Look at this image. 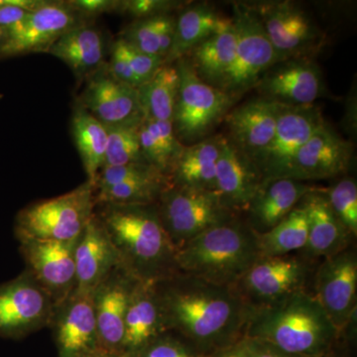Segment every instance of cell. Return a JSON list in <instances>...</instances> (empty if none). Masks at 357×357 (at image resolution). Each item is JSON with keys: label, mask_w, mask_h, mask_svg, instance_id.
<instances>
[{"label": "cell", "mask_w": 357, "mask_h": 357, "mask_svg": "<svg viewBox=\"0 0 357 357\" xmlns=\"http://www.w3.org/2000/svg\"><path fill=\"white\" fill-rule=\"evenodd\" d=\"M244 342L251 357H312L282 351L274 345L253 338H244Z\"/></svg>", "instance_id": "45"}, {"label": "cell", "mask_w": 357, "mask_h": 357, "mask_svg": "<svg viewBox=\"0 0 357 357\" xmlns=\"http://www.w3.org/2000/svg\"><path fill=\"white\" fill-rule=\"evenodd\" d=\"M258 95L289 107L314 105L325 93L323 73L314 59H292L272 66L263 74Z\"/></svg>", "instance_id": "15"}, {"label": "cell", "mask_w": 357, "mask_h": 357, "mask_svg": "<svg viewBox=\"0 0 357 357\" xmlns=\"http://www.w3.org/2000/svg\"><path fill=\"white\" fill-rule=\"evenodd\" d=\"M96 204V187L86 181L73 191L21 210L15 220L16 237L20 243L77 241L95 215Z\"/></svg>", "instance_id": "5"}, {"label": "cell", "mask_w": 357, "mask_h": 357, "mask_svg": "<svg viewBox=\"0 0 357 357\" xmlns=\"http://www.w3.org/2000/svg\"><path fill=\"white\" fill-rule=\"evenodd\" d=\"M259 258L257 234L243 215L204 230L176 252L178 272L227 287H234Z\"/></svg>", "instance_id": "4"}, {"label": "cell", "mask_w": 357, "mask_h": 357, "mask_svg": "<svg viewBox=\"0 0 357 357\" xmlns=\"http://www.w3.org/2000/svg\"><path fill=\"white\" fill-rule=\"evenodd\" d=\"M156 204L160 220L176 251L204 230L238 215L222 206L215 192L172 185Z\"/></svg>", "instance_id": "10"}, {"label": "cell", "mask_w": 357, "mask_h": 357, "mask_svg": "<svg viewBox=\"0 0 357 357\" xmlns=\"http://www.w3.org/2000/svg\"><path fill=\"white\" fill-rule=\"evenodd\" d=\"M167 332L199 356H210L245 337L251 309L234 287L178 272L156 282Z\"/></svg>", "instance_id": "1"}, {"label": "cell", "mask_w": 357, "mask_h": 357, "mask_svg": "<svg viewBox=\"0 0 357 357\" xmlns=\"http://www.w3.org/2000/svg\"><path fill=\"white\" fill-rule=\"evenodd\" d=\"M136 280L121 266L93 293L98 344L103 351L121 354L124 321Z\"/></svg>", "instance_id": "20"}, {"label": "cell", "mask_w": 357, "mask_h": 357, "mask_svg": "<svg viewBox=\"0 0 357 357\" xmlns=\"http://www.w3.org/2000/svg\"><path fill=\"white\" fill-rule=\"evenodd\" d=\"M77 23V13L67 2L46 1L28 14L17 30L2 37L0 57L47 53L52 45Z\"/></svg>", "instance_id": "17"}, {"label": "cell", "mask_w": 357, "mask_h": 357, "mask_svg": "<svg viewBox=\"0 0 357 357\" xmlns=\"http://www.w3.org/2000/svg\"><path fill=\"white\" fill-rule=\"evenodd\" d=\"M139 141L146 163L170 178L185 148L176 136L172 121L144 117L139 126Z\"/></svg>", "instance_id": "31"}, {"label": "cell", "mask_w": 357, "mask_h": 357, "mask_svg": "<svg viewBox=\"0 0 357 357\" xmlns=\"http://www.w3.org/2000/svg\"><path fill=\"white\" fill-rule=\"evenodd\" d=\"M47 53L69 66L77 77H89L102 68L105 43L98 29L79 22L52 45Z\"/></svg>", "instance_id": "29"}, {"label": "cell", "mask_w": 357, "mask_h": 357, "mask_svg": "<svg viewBox=\"0 0 357 357\" xmlns=\"http://www.w3.org/2000/svg\"><path fill=\"white\" fill-rule=\"evenodd\" d=\"M325 121L317 105H283L271 142L253 158L263 180L285 178L298 151Z\"/></svg>", "instance_id": "13"}, {"label": "cell", "mask_w": 357, "mask_h": 357, "mask_svg": "<svg viewBox=\"0 0 357 357\" xmlns=\"http://www.w3.org/2000/svg\"><path fill=\"white\" fill-rule=\"evenodd\" d=\"M181 6H183L182 2L170 0H126L121 1L119 10L136 20H144L171 14Z\"/></svg>", "instance_id": "42"}, {"label": "cell", "mask_w": 357, "mask_h": 357, "mask_svg": "<svg viewBox=\"0 0 357 357\" xmlns=\"http://www.w3.org/2000/svg\"><path fill=\"white\" fill-rule=\"evenodd\" d=\"M140 124L107 126V145L103 166L146 163L140 147Z\"/></svg>", "instance_id": "36"}, {"label": "cell", "mask_w": 357, "mask_h": 357, "mask_svg": "<svg viewBox=\"0 0 357 357\" xmlns=\"http://www.w3.org/2000/svg\"><path fill=\"white\" fill-rule=\"evenodd\" d=\"M236 48V32L232 20L227 29L195 47L185 58L202 81L218 89L231 67Z\"/></svg>", "instance_id": "30"}, {"label": "cell", "mask_w": 357, "mask_h": 357, "mask_svg": "<svg viewBox=\"0 0 357 357\" xmlns=\"http://www.w3.org/2000/svg\"><path fill=\"white\" fill-rule=\"evenodd\" d=\"M160 172L147 163H130L121 166H103L96 177V190L121 184L134 178L147 177ZM162 173V172H161ZM165 175V174H164Z\"/></svg>", "instance_id": "39"}, {"label": "cell", "mask_w": 357, "mask_h": 357, "mask_svg": "<svg viewBox=\"0 0 357 357\" xmlns=\"http://www.w3.org/2000/svg\"><path fill=\"white\" fill-rule=\"evenodd\" d=\"M217 190L220 203L230 213L243 215L263 178L255 162L223 137L217 164Z\"/></svg>", "instance_id": "23"}, {"label": "cell", "mask_w": 357, "mask_h": 357, "mask_svg": "<svg viewBox=\"0 0 357 357\" xmlns=\"http://www.w3.org/2000/svg\"><path fill=\"white\" fill-rule=\"evenodd\" d=\"M54 314L61 357H88L100 349L93 294H72Z\"/></svg>", "instance_id": "24"}, {"label": "cell", "mask_w": 357, "mask_h": 357, "mask_svg": "<svg viewBox=\"0 0 357 357\" xmlns=\"http://www.w3.org/2000/svg\"><path fill=\"white\" fill-rule=\"evenodd\" d=\"M307 241L306 211L299 203L276 227L257 236L260 257H277L300 252Z\"/></svg>", "instance_id": "35"}, {"label": "cell", "mask_w": 357, "mask_h": 357, "mask_svg": "<svg viewBox=\"0 0 357 357\" xmlns=\"http://www.w3.org/2000/svg\"><path fill=\"white\" fill-rule=\"evenodd\" d=\"M316 263L299 252L260 257L234 289L251 310L270 306L293 294L307 291Z\"/></svg>", "instance_id": "7"}, {"label": "cell", "mask_w": 357, "mask_h": 357, "mask_svg": "<svg viewBox=\"0 0 357 357\" xmlns=\"http://www.w3.org/2000/svg\"><path fill=\"white\" fill-rule=\"evenodd\" d=\"M328 204L338 220L357 236V185L356 178L344 177L332 187L324 189Z\"/></svg>", "instance_id": "38"}, {"label": "cell", "mask_w": 357, "mask_h": 357, "mask_svg": "<svg viewBox=\"0 0 357 357\" xmlns=\"http://www.w3.org/2000/svg\"><path fill=\"white\" fill-rule=\"evenodd\" d=\"M314 188L293 178L263 180L243 218L257 236L265 234L297 208Z\"/></svg>", "instance_id": "26"}, {"label": "cell", "mask_w": 357, "mask_h": 357, "mask_svg": "<svg viewBox=\"0 0 357 357\" xmlns=\"http://www.w3.org/2000/svg\"><path fill=\"white\" fill-rule=\"evenodd\" d=\"M171 185L170 178L163 173L126 181L121 184L96 190V204L103 206H147L157 204Z\"/></svg>", "instance_id": "34"}, {"label": "cell", "mask_w": 357, "mask_h": 357, "mask_svg": "<svg viewBox=\"0 0 357 357\" xmlns=\"http://www.w3.org/2000/svg\"><path fill=\"white\" fill-rule=\"evenodd\" d=\"M231 24V17H225L211 4L198 3L185 7L176 18L172 48L164 64H175L187 57L195 47L225 31Z\"/></svg>", "instance_id": "27"}, {"label": "cell", "mask_w": 357, "mask_h": 357, "mask_svg": "<svg viewBox=\"0 0 357 357\" xmlns=\"http://www.w3.org/2000/svg\"><path fill=\"white\" fill-rule=\"evenodd\" d=\"M223 137V135L211 136L185 146L171 173V185L198 191L215 192L217 164Z\"/></svg>", "instance_id": "28"}, {"label": "cell", "mask_w": 357, "mask_h": 357, "mask_svg": "<svg viewBox=\"0 0 357 357\" xmlns=\"http://www.w3.org/2000/svg\"><path fill=\"white\" fill-rule=\"evenodd\" d=\"M248 6L261 23L280 62L292 59H314L323 47V31L296 2L259 1Z\"/></svg>", "instance_id": "9"}, {"label": "cell", "mask_w": 357, "mask_h": 357, "mask_svg": "<svg viewBox=\"0 0 357 357\" xmlns=\"http://www.w3.org/2000/svg\"><path fill=\"white\" fill-rule=\"evenodd\" d=\"M354 156V145L325 121L293 159L285 178L300 182L344 175Z\"/></svg>", "instance_id": "16"}, {"label": "cell", "mask_w": 357, "mask_h": 357, "mask_svg": "<svg viewBox=\"0 0 357 357\" xmlns=\"http://www.w3.org/2000/svg\"><path fill=\"white\" fill-rule=\"evenodd\" d=\"M88 357H128L124 356L122 354H116V352H110L107 351H103L102 349H98V351L91 354V356Z\"/></svg>", "instance_id": "47"}, {"label": "cell", "mask_w": 357, "mask_h": 357, "mask_svg": "<svg viewBox=\"0 0 357 357\" xmlns=\"http://www.w3.org/2000/svg\"><path fill=\"white\" fill-rule=\"evenodd\" d=\"M283 105L258 96L232 107L223 121L229 128L225 137L253 161L271 142Z\"/></svg>", "instance_id": "21"}, {"label": "cell", "mask_w": 357, "mask_h": 357, "mask_svg": "<svg viewBox=\"0 0 357 357\" xmlns=\"http://www.w3.org/2000/svg\"><path fill=\"white\" fill-rule=\"evenodd\" d=\"M76 287L73 294H93L112 272L122 266L121 255L107 230L93 215L75 249Z\"/></svg>", "instance_id": "19"}, {"label": "cell", "mask_w": 357, "mask_h": 357, "mask_svg": "<svg viewBox=\"0 0 357 357\" xmlns=\"http://www.w3.org/2000/svg\"><path fill=\"white\" fill-rule=\"evenodd\" d=\"M234 20L236 48L234 62L220 89L237 100L255 89L267 70L280 62L259 20L246 3H234Z\"/></svg>", "instance_id": "8"}, {"label": "cell", "mask_w": 357, "mask_h": 357, "mask_svg": "<svg viewBox=\"0 0 357 357\" xmlns=\"http://www.w3.org/2000/svg\"><path fill=\"white\" fill-rule=\"evenodd\" d=\"M81 107L105 126L141 123L144 119L138 89L117 81L103 67L89 77Z\"/></svg>", "instance_id": "18"}, {"label": "cell", "mask_w": 357, "mask_h": 357, "mask_svg": "<svg viewBox=\"0 0 357 357\" xmlns=\"http://www.w3.org/2000/svg\"><path fill=\"white\" fill-rule=\"evenodd\" d=\"M244 338L261 340L294 354L323 357L337 349L342 333L312 294L302 291L251 310Z\"/></svg>", "instance_id": "2"}, {"label": "cell", "mask_w": 357, "mask_h": 357, "mask_svg": "<svg viewBox=\"0 0 357 357\" xmlns=\"http://www.w3.org/2000/svg\"><path fill=\"white\" fill-rule=\"evenodd\" d=\"M68 6L77 14L84 16H98L121 9V1L116 0H72Z\"/></svg>", "instance_id": "44"}, {"label": "cell", "mask_w": 357, "mask_h": 357, "mask_svg": "<svg viewBox=\"0 0 357 357\" xmlns=\"http://www.w3.org/2000/svg\"><path fill=\"white\" fill-rule=\"evenodd\" d=\"M56 306L28 270L0 284V337L20 340L53 321Z\"/></svg>", "instance_id": "11"}, {"label": "cell", "mask_w": 357, "mask_h": 357, "mask_svg": "<svg viewBox=\"0 0 357 357\" xmlns=\"http://www.w3.org/2000/svg\"><path fill=\"white\" fill-rule=\"evenodd\" d=\"M2 36H3V33H2V30L0 29V46H1Z\"/></svg>", "instance_id": "49"}, {"label": "cell", "mask_w": 357, "mask_h": 357, "mask_svg": "<svg viewBox=\"0 0 357 357\" xmlns=\"http://www.w3.org/2000/svg\"><path fill=\"white\" fill-rule=\"evenodd\" d=\"M175 21L172 14L136 20L124 29L121 38L143 53L162 58L159 54L160 37Z\"/></svg>", "instance_id": "37"}, {"label": "cell", "mask_w": 357, "mask_h": 357, "mask_svg": "<svg viewBox=\"0 0 357 357\" xmlns=\"http://www.w3.org/2000/svg\"><path fill=\"white\" fill-rule=\"evenodd\" d=\"M77 241H27L20 243V250L28 271L50 296L56 309L74 292L76 287L75 249Z\"/></svg>", "instance_id": "14"}, {"label": "cell", "mask_w": 357, "mask_h": 357, "mask_svg": "<svg viewBox=\"0 0 357 357\" xmlns=\"http://www.w3.org/2000/svg\"><path fill=\"white\" fill-rule=\"evenodd\" d=\"M135 357H202L172 333L167 332L150 342Z\"/></svg>", "instance_id": "41"}, {"label": "cell", "mask_w": 357, "mask_h": 357, "mask_svg": "<svg viewBox=\"0 0 357 357\" xmlns=\"http://www.w3.org/2000/svg\"><path fill=\"white\" fill-rule=\"evenodd\" d=\"M300 204L307 220V241L301 255L317 262L351 248L354 237L333 213L324 189L314 188Z\"/></svg>", "instance_id": "22"}, {"label": "cell", "mask_w": 357, "mask_h": 357, "mask_svg": "<svg viewBox=\"0 0 357 357\" xmlns=\"http://www.w3.org/2000/svg\"><path fill=\"white\" fill-rule=\"evenodd\" d=\"M138 89L145 119L172 121L180 89L177 65L164 64L149 81Z\"/></svg>", "instance_id": "33"}, {"label": "cell", "mask_w": 357, "mask_h": 357, "mask_svg": "<svg viewBox=\"0 0 357 357\" xmlns=\"http://www.w3.org/2000/svg\"><path fill=\"white\" fill-rule=\"evenodd\" d=\"M323 357H344L340 356V354H337V349H335V351L330 352V354H326V356Z\"/></svg>", "instance_id": "48"}, {"label": "cell", "mask_w": 357, "mask_h": 357, "mask_svg": "<svg viewBox=\"0 0 357 357\" xmlns=\"http://www.w3.org/2000/svg\"><path fill=\"white\" fill-rule=\"evenodd\" d=\"M177 65L180 89L173 115V128L185 146L211 137V133L236 105V100L202 81L187 58Z\"/></svg>", "instance_id": "6"}, {"label": "cell", "mask_w": 357, "mask_h": 357, "mask_svg": "<svg viewBox=\"0 0 357 357\" xmlns=\"http://www.w3.org/2000/svg\"><path fill=\"white\" fill-rule=\"evenodd\" d=\"M119 40L121 42L122 51L126 55V60H128L139 86L149 81L154 76L155 73L164 65L163 59L157 57V56L148 55V54L137 50L121 37Z\"/></svg>", "instance_id": "40"}, {"label": "cell", "mask_w": 357, "mask_h": 357, "mask_svg": "<svg viewBox=\"0 0 357 357\" xmlns=\"http://www.w3.org/2000/svg\"><path fill=\"white\" fill-rule=\"evenodd\" d=\"M312 296L344 335L356 312L357 255L354 246L321 260L312 276Z\"/></svg>", "instance_id": "12"}, {"label": "cell", "mask_w": 357, "mask_h": 357, "mask_svg": "<svg viewBox=\"0 0 357 357\" xmlns=\"http://www.w3.org/2000/svg\"><path fill=\"white\" fill-rule=\"evenodd\" d=\"M72 131L88 182L95 185L96 177L105 165L107 126L83 107H77L73 115Z\"/></svg>", "instance_id": "32"}, {"label": "cell", "mask_w": 357, "mask_h": 357, "mask_svg": "<svg viewBox=\"0 0 357 357\" xmlns=\"http://www.w3.org/2000/svg\"><path fill=\"white\" fill-rule=\"evenodd\" d=\"M167 333L156 282L136 280L129 299L121 354L135 357L150 342Z\"/></svg>", "instance_id": "25"}, {"label": "cell", "mask_w": 357, "mask_h": 357, "mask_svg": "<svg viewBox=\"0 0 357 357\" xmlns=\"http://www.w3.org/2000/svg\"><path fill=\"white\" fill-rule=\"evenodd\" d=\"M202 357H251L249 354L248 347H246L244 338L237 344L231 345V347H227V349H222V351L215 352V354H210V356Z\"/></svg>", "instance_id": "46"}, {"label": "cell", "mask_w": 357, "mask_h": 357, "mask_svg": "<svg viewBox=\"0 0 357 357\" xmlns=\"http://www.w3.org/2000/svg\"><path fill=\"white\" fill-rule=\"evenodd\" d=\"M29 13L20 7L13 6L10 0H0V29L3 36L17 30Z\"/></svg>", "instance_id": "43"}, {"label": "cell", "mask_w": 357, "mask_h": 357, "mask_svg": "<svg viewBox=\"0 0 357 357\" xmlns=\"http://www.w3.org/2000/svg\"><path fill=\"white\" fill-rule=\"evenodd\" d=\"M98 218L119 251L122 267L134 278L159 282L178 273L177 251L162 225L156 204L105 206Z\"/></svg>", "instance_id": "3"}]
</instances>
